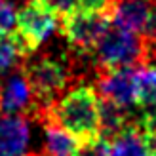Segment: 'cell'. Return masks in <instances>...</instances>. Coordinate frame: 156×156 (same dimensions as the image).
Masks as SVG:
<instances>
[{
  "instance_id": "6da1fadb",
  "label": "cell",
  "mask_w": 156,
  "mask_h": 156,
  "mask_svg": "<svg viewBox=\"0 0 156 156\" xmlns=\"http://www.w3.org/2000/svg\"><path fill=\"white\" fill-rule=\"evenodd\" d=\"M99 103L101 99L91 86H78L59 97L40 118L65 128L80 141H90L99 137Z\"/></svg>"
},
{
  "instance_id": "7a4b0ae2",
  "label": "cell",
  "mask_w": 156,
  "mask_h": 156,
  "mask_svg": "<svg viewBox=\"0 0 156 156\" xmlns=\"http://www.w3.org/2000/svg\"><path fill=\"white\" fill-rule=\"evenodd\" d=\"M97 63L107 69H126V67H143L149 61V46L145 38L137 33L118 27L111 21L105 34L95 48Z\"/></svg>"
},
{
  "instance_id": "3957f363",
  "label": "cell",
  "mask_w": 156,
  "mask_h": 156,
  "mask_svg": "<svg viewBox=\"0 0 156 156\" xmlns=\"http://www.w3.org/2000/svg\"><path fill=\"white\" fill-rule=\"evenodd\" d=\"M36 97V114L42 116L59 99L61 91L67 88L69 69L61 59L40 57L23 67Z\"/></svg>"
},
{
  "instance_id": "277c9868",
  "label": "cell",
  "mask_w": 156,
  "mask_h": 156,
  "mask_svg": "<svg viewBox=\"0 0 156 156\" xmlns=\"http://www.w3.org/2000/svg\"><path fill=\"white\" fill-rule=\"evenodd\" d=\"M111 25V15L108 13H91L84 10H74L63 17L61 23V33L80 53H91L95 51L101 36Z\"/></svg>"
},
{
  "instance_id": "5b68a950",
  "label": "cell",
  "mask_w": 156,
  "mask_h": 156,
  "mask_svg": "<svg viewBox=\"0 0 156 156\" xmlns=\"http://www.w3.org/2000/svg\"><path fill=\"white\" fill-rule=\"evenodd\" d=\"M34 108L36 97L23 69L0 76V116H15Z\"/></svg>"
},
{
  "instance_id": "8992f818",
  "label": "cell",
  "mask_w": 156,
  "mask_h": 156,
  "mask_svg": "<svg viewBox=\"0 0 156 156\" xmlns=\"http://www.w3.org/2000/svg\"><path fill=\"white\" fill-rule=\"evenodd\" d=\"M57 27V15L36 2L25 4L17 12V33L23 36L30 50H36L53 34Z\"/></svg>"
},
{
  "instance_id": "52a82bcc",
  "label": "cell",
  "mask_w": 156,
  "mask_h": 156,
  "mask_svg": "<svg viewBox=\"0 0 156 156\" xmlns=\"http://www.w3.org/2000/svg\"><path fill=\"white\" fill-rule=\"evenodd\" d=\"M137 69L139 67L103 71L97 80V90L101 97L124 108L133 107L137 103Z\"/></svg>"
},
{
  "instance_id": "ba28073f",
  "label": "cell",
  "mask_w": 156,
  "mask_h": 156,
  "mask_svg": "<svg viewBox=\"0 0 156 156\" xmlns=\"http://www.w3.org/2000/svg\"><path fill=\"white\" fill-rule=\"evenodd\" d=\"M154 0H114L111 21L131 33L145 34Z\"/></svg>"
},
{
  "instance_id": "9c48e42d",
  "label": "cell",
  "mask_w": 156,
  "mask_h": 156,
  "mask_svg": "<svg viewBox=\"0 0 156 156\" xmlns=\"http://www.w3.org/2000/svg\"><path fill=\"white\" fill-rule=\"evenodd\" d=\"M29 122L21 114L0 116V156H27Z\"/></svg>"
},
{
  "instance_id": "30bf717a",
  "label": "cell",
  "mask_w": 156,
  "mask_h": 156,
  "mask_svg": "<svg viewBox=\"0 0 156 156\" xmlns=\"http://www.w3.org/2000/svg\"><path fill=\"white\" fill-rule=\"evenodd\" d=\"M154 151V145L137 128V124H131L111 139V156H151Z\"/></svg>"
},
{
  "instance_id": "8fae6325",
  "label": "cell",
  "mask_w": 156,
  "mask_h": 156,
  "mask_svg": "<svg viewBox=\"0 0 156 156\" xmlns=\"http://www.w3.org/2000/svg\"><path fill=\"white\" fill-rule=\"evenodd\" d=\"M44 141H46V154L44 156H76L80 139L73 135L65 128L53 122H44Z\"/></svg>"
},
{
  "instance_id": "7c38bea8",
  "label": "cell",
  "mask_w": 156,
  "mask_h": 156,
  "mask_svg": "<svg viewBox=\"0 0 156 156\" xmlns=\"http://www.w3.org/2000/svg\"><path fill=\"white\" fill-rule=\"evenodd\" d=\"M129 108H124L120 105L112 103L108 99L101 97V103H99V118H101V129H99V135L105 137V139H114L118 133H122L128 126H131L129 120Z\"/></svg>"
},
{
  "instance_id": "4fadbf2b",
  "label": "cell",
  "mask_w": 156,
  "mask_h": 156,
  "mask_svg": "<svg viewBox=\"0 0 156 156\" xmlns=\"http://www.w3.org/2000/svg\"><path fill=\"white\" fill-rule=\"evenodd\" d=\"M30 53H33L30 46L23 40L17 30H13L8 36H0V76L12 73V69L19 63V59Z\"/></svg>"
},
{
  "instance_id": "5bb4252c",
  "label": "cell",
  "mask_w": 156,
  "mask_h": 156,
  "mask_svg": "<svg viewBox=\"0 0 156 156\" xmlns=\"http://www.w3.org/2000/svg\"><path fill=\"white\" fill-rule=\"evenodd\" d=\"M137 105H156V65H143L137 69Z\"/></svg>"
},
{
  "instance_id": "9a60e30c",
  "label": "cell",
  "mask_w": 156,
  "mask_h": 156,
  "mask_svg": "<svg viewBox=\"0 0 156 156\" xmlns=\"http://www.w3.org/2000/svg\"><path fill=\"white\" fill-rule=\"evenodd\" d=\"M76 156H111V141L101 135L90 141H82Z\"/></svg>"
},
{
  "instance_id": "2e32d148",
  "label": "cell",
  "mask_w": 156,
  "mask_h": 156,
  "mask_svg": "<svg viewBox=\"0 0 156 156\" xmlns=\"http://www.w3.org/2000/svg\"><path fill=\"white\" fill-rule=\"evenodd\" d=\"M15 25H17L15 6L10 2V0H0V36L12 34Z\"/></svg>"
},
{
  "instance_id": "e0dca14e",
  "label": "cell",
  "mask_w": 156,
  "mask_h": 156,
  "mask_svg": "<svg viewBox=\"0 0 156 156\" xmlns=\"http://www.w3.org/2000/svg\"><path fill=\"white\" fill-rule=\"evenodd\" d=\"M137 128L149 137V141L156 149V105L154 107H143V112L139 116Z\"/></svg>"
},
{
  "instance_id": "ac0fdd59",
  "label": "cell",
  "mask_w": 156,
  "mask_h": 156,
  "mask_svg": "<svg viewBox=\"0 0 156 156\" xmlns=\"http://www.w3.org/2000/svg\"><path fill=\"white\" fill-rule=\"evenodd\" d=\"M34 2L48 8L55 15H63V17L78 10V0H34Z\"/></svg>"
},
{
  "instance_id": "d6986e66",
  "label": "cell",
  "mask_w": 156,
  "mask_h": 156,
  "mask_svg": "<svg viewBox=\"0 0 156 156\" xmlns=\"http://www.w3.org/2000/svg\"><path fill=\"white\" fill-rule=\"evenodd\" d=\"M114 0H78V10L91 13H108L111 15Z\"/></svg>"
},
{
  "instance_id": "ffe728a7",
  "label": "cell",
  "mask_w": 156,
  "mask_h": 156,
  "mask_svg": "<svg viewBox=\"0 0 156 156\" xmlns=\"http://www.w3.org/2000/svg\"><path fill=\"white\" fill-rule=\"evenodd\" d=\"M151 156H156V151H154V152H152V154H151Z\"/></svg>"
},
{
  "instance_id": "44dd1931",
  "label": "cell",
  "mask_w": 156,
  "mask_h": 156,
  "mask_svg": "<svg viewBox=\"0 0 156 156\" xmlns=\"http://www.w3.org/2000/svg\"><path fill=\"white\" fill-rule=\"evenodd\" d=\"M33 156H36V154H33Z\"/></svg>"
}]
</instances>
